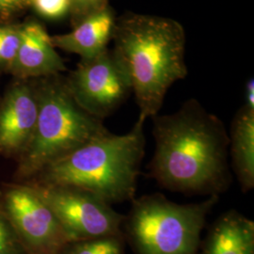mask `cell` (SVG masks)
I'll use <instances>...</instances> for the list:
<instances>
[{
  "label": "cell",
  "instance_id": "cell-19",
  "mask_svg": "<svg viewBox=\"0 0 254 254\" xmlns=\"http://www.w3.org/2000/svg\"><path fill=\"white\" fill-rule=\"evenodd\" d=\"M29 0H0V12H9L22 8Z\"/></svg>",
  "mask_w": 254,
  "mask_h": 254
},
{
  "label": "cell",
  "instance_id": "cell-11",
  "mask_svg": "<svg viewBox=\"0 0 254 254\" xmlns=\"http://www.w3.org/2000/svg\"><path fill=\"white\" fill-rule=\"evenodd\" d=\"M117 16L109 5L79 21L69 33L51 37L55 47L89 60L109 49Z\"/></svg>",
  "mask_w": 254,
  "mask_h": 254
},
{
  "label": "cell",
  "instance_id": "cell-15",
  "mask_svg": "<svg viewBox=\"0 0 254 254\" xmlns=\"http://www.w3.org/2000/svg\"><path fill=\"white\" fill-rule=\"evenodd\" d=\"M19 28L0 26V65L10 68L18 52Z\"/></svg>",
  "mask_w": 254,
  "mask_h": 254
},
{
  "label": "cell",
  "instance_id": "cell-4",
  "mask_svg": "<svg viewBox=\"0 0 254 254\" xmlns=\"http://www.w3.org/2000/svg\"><path fill=\"white\" fill-rule=\"evenodd\" d=\"M35 91L36 127L18 156L17 174L24 179H33L51 164L109 132L102 120L94 118L76 104L65 82L49 78Z\"/></svg>",
  "mask_w": 254,
  "mask_h": 254
},
{
  "label": "cell",
  "instance_id": "cell-8",
  "mask_svg": "<svg viewBox=\"0 0 254 254\" xmlns=\"http://www.w3.org/2000/svg\"><path fill=\"white\" fill-rule=\"evenodd\" d=\"M65 83L76 104L102 121L132 93L127 72L110 49L92 59L82 60Z\"/></svg>",
  "mask_w": 254,
  "mask_h": 254
},
{
  "label": "cell",
  "instance_id": "cell-10",
  "mask_svg": "<svg viewBox=\"0 0 254 254\" xmlns=\"http://www.w3.org/2000/svg\"><path fill=\"white\" fill-rule=\"evenodd\" d=\"M20 45L9 68L19 77H48L66 70L51 36L41 24L31 21L19 28Z\"/></svg>",
  "mask_w": 254,
  "mask_h": 254
},
{
  "label": "cell",
  "instance_id": "cell-16",
  "mask_svg": "<svg viewBox=\"0 0 254 254\" xmlns=\"http://www.w3.org/2000/svg\"><path fill=\"white\" fill-rule=\"evenodd\" d=\"M0 254H27L0 201Z\"/></svg>",
  "mask_w": 254,
  "mask_h": 254
},
{
  "label": "cell",
  "instance_id": "cell-1",
  "mask_svg": "<svg viewBox=\"0 0 254 254\" xmlns=\"http://www.w3.org/2000/svg\"><path fill=\"white\" fill-rule=\"evenodd\" d=\"M152 119L155 148L149 174L154 181L185 194L219 197L227 190L232 182L229 136L220 119L195 99Z\"/></svg>",
  "mask_w": 254,
  "mask_h": 254
},
{
  "label": "cell",
  "instance_id": "cell-20",
  "mask_svg": "<svg viewBox=\"0 0 254 254\" xmlns=\"http://www.w3.org/2000/svg\"><path fill=\"white\" fill-rule=\"evenodd\" d=\"M248 109L254 110V80L250 78L245 87V103L244 105Z\"/></svg>",
  "mask_w": 254,
  "mask_h": 254
},
{
  "label": "cell",
  "instance_id": "cell-7",
  "mask_svg": "<svg viewBox=\"0 0 254 254\" xmlns=\"http://www.w3.org/2000/svg\"><path fill=\"white\" fill-rule=\"evenodd\" d=\"M0 201L27 254H63L73 243L30 184L9 186Z\"/></svg>",
  "mask_w": 254,
  "mask_h": 254
},
{
  "label": "cell",
  "instance_id": "cell-18",
  "mask_svg": "<svg viewBox=\"0 0 254 254\" xmlns=\"http://www.w3.org/2000/svg\"><path fill=\"white\" fill-rule=\"evenodd\" d=\"M109 0H71V14L75 21V25L92 12L106 8Z\"/></svg>",
  "mask_w": 254,
  "mask_h": 254
},
{
  "label": "cell",
  "instance_id": "cell-3",
  "mask_svg": "<svg viewBox=\"0 0 254 254\" xmlns=\"http://www.w3.org/2000/svg\"><path fill=\"white\" fill-rule=\"evenodd\" d=\"M126 134L109 132L51 164L31 182L88 191L109 204L133 200L145 154L144 124Z\"/></svg>",
  "mask_w": 254,
  "mask_h": 254
},
{
  "label": "cell",
  "instance_id": "cell-17",
  "mask_svg": "<svg viewBox=\"0 0 254 254\" xmlns=\"http://www.w3.org/2000/svg\"><path fill=\"white\" fill-rule=\"evenodd\" d=\"M34 9L44 18L58 20L71 12V0H29Z\"/></svg>",
  "mask_w": 254,
  "mask_h": 254
},
{
  "label": "cell",
  "instance_id": "cell-2",
  "mask_svg": "<svg viewBox=\"0 0 254 254\" xmlns=\"http://www.w3.org/2000/svg\"><path fill=\"white\" fill-rule=\"evenodd\" d=\"M112 41V52L130 80L138 118H153L170 88L188 75L184 27L174 19L130 11L117 17Z\"/></svg>",
  "mask_w": 254,
  "mask_h": 254
},
{
  "label": "cell",
  "instance_id": "cell-5",
  "mask_svg": "<svg viewBox=\"0 0 254 254\" xmlns=\"http://www.w3.org/2000/svg\"><path fill=\"white\" fill-rule=\"evenodd\" d=\"M218 196L194 203H177L162 194L132 200L128 235L139 254H196L206 218Z\"/></svg>",
  "mask_w": 254,
  "mask_h": 254
},
{
  "label": "cell",
  "instance_id": "cell-9",
  "mask_svg": "<svg viewBox=\"0 0 254 254\" xmlns=\"http://www.w3.org/2000/svg\"><path fill=\"white\" fill-rule=\"evenodd\" d=\"M37 117L35 88L26 83L11 87L0 106V154L18 157L32 137Z\"/></svg>",
  "mask_w": 254,
  "mask_h": 254
},
{
  "label": "cell",
  "instance_id": "cell-13",
  "mask_svg": "<svg viewBox=\"0 0 254 254\" xmlns=\"http://www.w3.org/2000/svg\"><path fill=\"white\" fill-rule=\"evenodd\" d=\"M229 149L233 169L241 190L254 188V110L243 106L237 111L231 127Z\"/></svg>",
  "mask_w": 254,
  "mask_h": 254
},
{
  "label": "cell",
  "instance_id": "cell-12",
  "mask_svg": "<svg viewBox=\"0 0 254 254\" xmlns=\"http://www.w3.org/2000/svg\"><path fill=\"white\" fill-rule=\"evenodd\" d=\"M202 254H254V221L227 211L212 226Z\"/></svg>",
  "mask_w": 254,
  "mask_h": 254
},
{
  "label": "cell",
  "instance_id": "cell-6",
  "mask_svg": "<svg viewBox=\"0 0 254 254\" xmlns=\"http://www.w3.org/2000/svg\"><path fill=\"white\" fill-rule=\"evenodd\" d=\"M52 210L72 242L119 236L126 217L111 204L79 189L28 183Z\"/></svg>",
  "mask_w": 254,
  "mask_h": 254
},
{
  "label": "cell",
  "instance_id": "cell-14",
  "mask_svg": "<svg viewBox=\"0 0 254 254\" xmlns=\"http://www.w3.org/2000/svg\"><path fill=\"white\" fill-rule=\"evenodd\" d=\"M123 254L124 247L120 236H104L73 242L63 253V254Z\"/></svg>",
  "mask_w": 254,
  "mask_h": 254
}]
</instances>
